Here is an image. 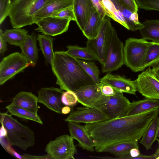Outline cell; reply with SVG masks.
I'll list each match as a JSON object with an SVG mask.
<instances>
[{
  "label": "cell",
  "mask_w": 159,
  "mask_h": 159,
  "mask_svg": "<svg viewBox=\"0 0 159 159\" xmlns=\"http://www.w3.org/2000/svg\"><path fill=\"white\" fill-rule=\"evenodd\" d=\"M159 114V107L118 118L85 124L84 126L95 144L102 152L107 147L121 142L140 140L152 120Z\"/></svg>",
  "instance_id": "6da1fadb"
},
{
  "label": "cell",
  "mask_w": 159,
  "mask_h": 159,
  "mask_svg": "<svg viewBox=\"0 0 159 159\" xmlns=\"http://www.w3.org/2000/svg\"><path fill=\"white\" fill-rule=\"evenodd\" d=\"M51 65L56 78V84L64 90L75 92L83 87L96 84L84 71L77 59L66 51L55 52Z\"/></svg>",
  "instance_id": "7a4b0ae2"
},
{
  "label": "cell",
  "mask_w": 159,
  "mask_h": 159,
  "mask_svg": "<svg viewBox=\"0 0 159 159\" xmlns=\"http://www.w3.org/2000/svg\"><path fill=\"white\" fill-rule=\"evenodd\" d=\"M0 121L7 131L6 137L9 144L15 146L25 151L35 143L34 132L14 118L11 114L0 113Z\"/></svg>",
  "instance_id": "3957f363"
},
{
  "label": "cell",
  "mask_w": 159,
  "mask_h": 159,
  "mask_svg": "<svg viewBox=\"0 0 159 159\" xmlns=\"http://www.w3.org/2000/svg\"><path fill=\"white\" fill-rule=\"evenodd\" d=\"M49 0H14L11 3L8 16L14 28H20L34 24L36 14Z\"/></svg>",
  "instance_id": "277c9868"
},
{
  "label": "cell",
  "mask_w": 159,
  "mask_h": 159,
  "mask_svg": "<svg viewBox=\"0 0 159 159\" xmlns=\"http://www.w3.org/2000/svg\"><path fill=\"white\" fill-rule=\"evenodd\" d=\"M149 43L143 38H129L125 41L124 48V64L133 72L142 71Z\"/></svg>",
  "instance_id": "5b68a950"
},
{
  "label": "cell",
  "mask_w": 159,
  "mask_h": 159,
  "mask_svg": "<svg viewBox=\"0 0 159 159\" xmlns=\"http://www.w3.org/2000/svg\"><path fill=\"white\" fill-rule=\"evenodd\" d=\"M111 18L106 16L97 36L88 39L86 47L103 66L105 62L107 53L110 44L114 28Z\"/></svg>",
  "instance_id": "8992f818"
},
{
  "label": "cell",
  "mask_w": 159,
  "mask_h": 159,
  "mask_svg": "<svg viewBox=\"0 0 159 159\" xmlns=\"http://www.w3.org/2000/svg\"><path fill=\"white\" fill-rule=\"evenodd\" d=\"M30 65L28 59L21 53H12L6 56L0 63V84L13 78Z\"/></svg>",
  "instance_id": "52a82bcc"
},
{
  "label": "cell",
  "mask_w": 159,
  "mask_h": 159,
  "mask_svg": "<svg viewBox=\"0 0 159 159\" xmlns=\"http://www.w3.org/2000/svg\"><path fill=\"white\" fill-rule=\"evenodd\" d=\"M45 151L50 159H75L74 156L77 153L74 139L70 135L66 134L50 141Z\"/></svg>",
  "instance_id": "ba28073f"
},
{
  "label": "cell",
  "mask_w": 159,
  "mask_h": 159,
  "mask_svg": "<svg viewBox=\"0 0 159 159\" xmlns=\"http://www.w3.org/2000/svg\"><path fill=\"white\" fill-rule=\"evenodd\" d=\"M124 45L117 37L114 28L102 72L110 73L117 70L124 64Z\"/></svg>",
  "instance_id": "9c48e42d"
},
{
  "label": "cell",
  "mask_w": 159,
  "mask_h": 159,
  "mask_svg": "<svg viewBox=\"0 0 159 159\" xmlns=\"http://www.w3.org/2000/svg\"><path fill=\"white\" fill-rule=\"evenodd\" d=\"M101 84H90L83 87L75 92L78 102L85 107H98L107 102L110 97L103 95Z\"/></svg>",
  "instance_id": "30bf717a"
},
{
  "label": "cell",
  "mask_w": 159,
  "mask_h": 159,
  "mask_svg": "<svg viewBox=\"0 0 159 159\" xmlns=\"http://www.w3.org/2000/svg\"><path fill=\"white\" fill-rule=\"evenodd\" d=\"M137 90L145 98L159 100V80L148 68L135 80Z\"/></svg>",
  "instance_id": "8fae6325"
},
{
  "label": "cell",
  "mask_w": 159,
  "mask_h": 159,
  "mask_svg": "<svg viewBox=\"0 0 159 159\" xmlns=\"http://www.w3.org/2000/svg\"><path fill=\"white\" fill-rule=\"evenodd\" d=\"M123 93L116 91L115 95L110 97L107 102L98 107L108 116L109 119L126 116L131 102Z\"/></svg>",
  "instance_id": "7c38bea8"
},
{
  "label": "cell",
  "mask_w": 159,
  "mask_h": 159,
  "mask_svg": "<svg viewBox=\"0 0 159 159\" xmlns=\"http://www.w3.org/2000/svg\"><path fill=\"white\" fill-rule=\"evenodd\" d=\"M109 119L98 107H79L65 119L66 122L85 124L99 122Z\"/></svg>",
  "instance_id": "4fadbf2b"
},
{
  "label": "cell",
  "mask_w": 159,
  "mask_h": 159,
  "mask_svg": "<svg viewBox=\"0 0 159 159\" xmlns=\"http://www.w3.org/2000/svg\"><path fill=\"white\" fill-rule=\"evenodd\" d=\"M70 20L54 16L45 17L36 24L38 28L35 30L46 35L55 36L66 32Z\"/></svg>",
  "instance_id": "5bb4252c"
},
{
  "label": "cell",
  "mask_w": 159,
  "mask_h": 159,
  "mask_svg": "<svg viewBox=\"0 0 159 159\" xmlns=\"http://www.w3.org/2000/svg\"><path fill=\"white\" fill-rule=\"evenodd\" d=\"M64 92L60 88H42L38 91V102L52 111L62 114L61 109L64 105L61 102V97Z\"/></svg>",
  "instance_id": "9a60e30c"
},
{
  "label": "cell",
  "mask_w": 159,
  "mask_h": 159,
  "mask_svg": "<svg viewBox=\"0 0 159 159\" xmlns=\"http://www.w3.org/2000/svg\"><path fill=\"white\" fill-rule=\"evenodd\" d=\"M100 83L111 86L116 91L136 95L137 91L135 80H132L124 76L107 73L100 78Z\"/></svg>",
  "instance_id": "2e32d148"
},
{
  "label": "cell",
  "mask_w": 159,
  "mask_h": 159,
  "mask_svg": "<svg viewBox=\"0 0 159 159\" xmlns=\"http://www.w3.org/2000/svg\"><path fill=\"white\" fill-rule=\"evenodd\" d=\"M68 125L70 136L78 141L80 147L88 151H94L93 140L84 126L72 122H68Z\"/></svg>",
  "instance_id": "e0dca14e"
},
{
  "label": "cell",
  "mask_w": 159,
  "mask_h": 159,
  "mask_svg": "<svg viewBox=\"0 0 159 159\" xmlns=\"http://www.w3.org/2000/svg\"><path fill=\"white\" fill-rule=\"evenodd\" d=\"M75 21L82 31L95 8L91 0H73Z\"/></svg>",
  "instance_id": "ac0fdd59"
},
{
  "label": "cell",
  "mask_w": 159,
  "mask_h": 159,
  "mask_svg": "<svg viewBox=\"0 0 159 159\" xmlns=\"http://www.w3.org/2000/svg\"><path fill=\"white\" fill-rule=\"evenodd\" d=\"M73 0H49L34 15V24L62 10L72 7Z\"/></svg>",
  "instance_id": "d6986e66"
},
{
  "label": "cell",
  "mask_w": 159,
  "mask_h": 159,
  "mask_svg": "<svg viewBox=\"0 0 159 159\" xmlns=\"http://www.w3.org/2000/svg\"><path fill=\"white\" fill-rule=\"evenodd\" d=\"M38 98L31 92L21 91L12 98L11 105L17 106L34 113H37Z\"/></svg>",
  "instance_id": "ffe728a7"
},
{
  "label": "cell",
  "mask_w": 159,
  "mask_h": 159,
  "mask_svg": "<svg viewBox=\"0 0 159 159\" xmlns=\"http://www.w3.org/2000/svg\"><path fill=\"white\" fill-rule=\"evenodd\" d=\"M138 140H134L119 142L107 147L102 152L112 154L117 157H104V159H126L129 155L130 150L133 148H139Z\"/></svg>",
  "instance_id": "44dd1931"
},
{
  "label": "cell",
  "mask_w": 159,
  "mask_h": 159,
  "mask_svg": "<svg viewBox=\"0 0 159 159\" xmlns=\"http://www.w3.org/2000/svg\"><path fill=\"white\" fill-rule=\"evenodd\" d=\"M37 40V38L34 34H28L24 42L20 47L21 53L28 59L32 66H35L38 58Z\"/></svg>",
  "instance_id": "7402d4cb"
},
{
  "label": "cell",
  "mask_w": 159,
  "mask_h": 159,
  "mask_svg": "<svg viewBox=\"0 0 159 159\" xmlns=\"http://www.w3.org/2000/svg\"><path fill=\"white\" fill-rule=\"evenodd\" d=\"M103 21L104 19L101 18L95 8L82 31L83 35L88 39L96 38L98 34Z\"/></svg>",
  "instance_id": "603a6c76"
},
{
  "label": "cell",
  "mask_w": 159,
  "mask_h": 159,
  "mask_svg": "<svg viewBox=\"0 0 159 159\" xmlns=\"http://www.w3.org/2000/svg\"><path fill=\"white\" fill-rule=\"evenodd\" d=\"M116 7L122 13L129 30L134 31L143 27L139 22L137 11L133 12L120 4L117 0H111Z\"/></svg>",
  "instance_id": "cb8c5ba5"
},
{
  "label": "cell",
  "mask_w": 159,
  "mask_h": 159,
  "mask_svg": "<svg viewBox=\"0 0 159 159\" xmlns=\"http://www.w3.org/2000/svg\"><path fill=\"white\" fill-rule=\"evenodd\" d=\"M158 107V99L146 98L143 100L133 101L131 102L126 116L138 114Z\"/></svg>",
  "instance_id": "d4e9b609"
},
{
  "label": "cell",
  "mask_w": 159,
  "mask_h": 159,
  "mask_svg": "<svg viewBox=\"0 0 159 159\" xmlns=\"http://www.w3.org/2000/svg\"><path fill=\"white\" fill-rule=\"evenodd\" d=\"M159 125L158 115L151 121L143 133L139 143L143 146L147 150L151 148L154 142L157 138V132Z\"/></svg>",
  "instance_id": "484cf974"
},
{
  "label": "cell",
  "mask_w": 159,
  "mask_h": 159,
  "mask_svg": "<svg viewBox=\"0 0 159 159\" xmlns=\"http://www.w3.org/2000/svg\"><path fill=\"white\" fill-rule=\"evenodd\" d=\"M142 24L139 31L143 38L159 43V20H146Z\"/></svg>",
  "instance_id": "4316f807"
},
{
  "label": "cell",
  "mask_w": 159,
  "mask_h": 159,
  "mask_svg": "<svg viewBox=\"0 0 159 159\" xmlns=\"http://www.w3.org/2000/svg\"><path fill=\"white\" fill-rule=\"evenodd\" d=\"M28 33L26 30L14 28L6 30L3 33V36L9 44L20 47L25 40Z\"/></svg>",
  "instance_id": "83f0119b"
},
{
  "label": "cell",
  "mask_w": 159,
  "mask_h": 159,
  "mask_svg": "<svg viewBox=\"0 0 159 159\" xmlns=\"http://www.w3.org/2000/svg\"><path fill=\"white\" fill-rule=\"evenodd\" d=\"M37 39L46 61L51 65L54 54L53 50V39L44 34H39Z\"/></svg>",
  "instance_id": "f1b7e54d"
},
{
  "label": "cell",
  "mask_w": 159,
  "mask_h": 159,
  "mask_svg": "<svg viewBox=\"0 0 159 159\" xmlns=\"http://www.w3.org/2000/svg\"><path fill=\"white\" fill-rule=\"evenodd\" d=\"M106 15L129 30L121 12L117 9L111 0H102Z\"/></svg>",
  "instance_id": "f546056e"
},
{
  "label": "cell",
  "mask_w": 159,
  "mask_h": 159,
  "mask_svg": "<svg viewBox=\"0 0 159 159\" xmlns=\"http://www.w3.org/2000/svg\"><path fill=\"white\" fill-rule=\"evenodd\" d=\"M11 115L18 117L34 121L41 125L43 122L38 115L37 113H34L20 107L13 106L10 104L6 107Z\"/></svg>",
  "instance_id": "4dcf8cb0"
},
{
  "label": "cell",
  "mask_w": 159,
  "mask_h": 159,
  "mask_svg": "<svg viewBox=\"0 0 159 159\" xmlns=\"http://www.w3.org/2000/svg\"><path fill=\"white\" fill-rule=\"evenodd\" d=\"M159 62V43L150 42L148 47L142 71L147 67L152 66Z\"/></svg>",
  "instance_id": "1f68e13d"
},
{
  "label": "cell",
  "mask_w": 159,
  "mask_h": 159,
  "mask_svg": "<svg viewBox=\"0 0 159 159\" xmlns=\"http://www.w3.org/2000/svg\"><path fill=\"white\" fill-rule=\"evenodd\" d=\"M66 52L70 55L78 59H81L88 61H97V59L86 47H81L77 45H69L66 47Z\"/></svg>",
  "instance_id": "d6a6232c"
},
{
  "label": "cell",
  "mask_w": 159,
  "mask_h": 159,
  "mask_svg": "<svg viewBox=\"0 0 159 159\" xmlns=\"http://www.w3.org/2000/svg\"><path fill=\"white\" fill-rule=\"evenodd\" d=\"M77 61L86 73L96 84H100V70L95 61L77 59Z\"/></svg>",
  "instance_id": "836d02e7"
},
{
  "label": "cell",
  "mask_w": 159,
  "mask_h": 159,
  "mask_svg": "<svg viewBox=\"0 0 159 159\" xmlns=\"http://www.w3.org/2000/svg\"><path fill=\"white\" fill-rule=\"evenodd\" d=\"M139 8L159 11V0H135Z\"/></svg>",
  "instance_id": "e575fe53"
},
{
  "label": "cell",
  "mask_w": 159,
  "mask_h": 159,
  "mask_svg": "<svg viewBox=\"0 0 159 159\" xmlns=\"http://www.w3.org/2000/svg\"><path fill=\"white\" fill-rule=\"evenodd\" d=\"M61 100L64 105L73 106L78 102L77 96L74 92L66 91L62 94Z\"/></svg>",
  "instance_id": "d590c367"
},
{
  "label": "cell",
  "mask_w": 159,
  "mask_h": 159,
  "mask_svg": "<svg viewBox=\"0 0 159 159\" xmlns=\"http://www.w3.org/2000/svg\"><path fill=\"white\" fill-rule=\"evenodd\" d=\"M11 0H0V24L8 16L11 5Z\"/></svg>",
  "instance_id": "8d00e7d4"
},
{
  "label": "cell",
  "mask_w": 159,
  "mask_h": 159,
  "mask_svg": "<svg viewBox=\"0 0 159 159\" xmlns=\"http://www.w3.org/2000/svg\"><path fill=\"white\" fill-rule=\"evenodd\" d=\"M51 16L67 19L75 21V18L73 7L62 10L53 14Z\"/></svg>",
  "instance_id": "74e56055"
},
{
  "label": "cell",
  "mask_w": 159,
  "mask_h": 159,
  "mask_svg": "<svg viewBox=\"0 0 159 159\" xmlns=\"http://www.w3.org/2000/svg\"><path fill=\"white\" fill-rule=\"evenodd\" d=\"M122 6L133 12H137L139 8L135 0H117Z\"/></svg>",
  "instance_id": "f35d334b"
},
{
  "label": "cell",
  "mask_w": 159,
  "mask_h": 159,
  "mask_svg": "<svg viewBox=\"0 0 159 159\" xmlns=\"http://www.w3.org/2000/svg\"><path fill=\"white\" fill-rule=\"evenodd\" d=\"M100 17L103 19L106 16L102 0H91Z\"/></svg>",
  "instance_id": "ab89813d"
},
{
  "label": "cell",
  "mask_w": 159,
  "mask_h": 159,
  "mask_svg": "<svg viewBox=\"0 0 159 159\" xmlns=\"http://www.w3.org/2000/svg\"><path fill=\"white\" fill-rule=\"evenodd\" d=\"M101 89L103 95L110 97L115 95L116 91L110 85L101 84Z\"/></svg>",
  "instance_id": "60d3db41"
},
{
  "label": "cell",
  "mask_w": 159,
  "mask_h": 159,
  "mask_svg": "<svg viewBox=\"0 0 159 159\" xmlns=\"http://www.w3.org/2000/svg\"><path fill=\"white\" fill-rule=\"evenodd\" d=\"M3 31L0 30V53L3 55L7 50L6 42L4 39L3 36Z\"/></svg>",
  "instance_id": "b9f144b4"
},
{
  "label": "cell",
  "mask_w": 159,
  "mask_h": 159,
  "mask_svg": "<svg viewBox=\"0 0 159 159\" xmlns=\"http://www.w3.org/2000/svg\"><path fill=\"white\" fill-rule=\"evenodd\" d=\"M22 156L24 159H50V157L48 154L42 156H36L24 154Z\"/></svg>",
  "instance_id": "7bdbcfd3"
},
{
  "label": "cell",
  "mask_w": 159,
  "mask_h": 159,
  "mask_svg": "<svg viewBox=\"0 0 159 159\" xmlns=\"http://www.w3.org/2000/svg\"><path fill=\"white\" fill-rule=\"evenodd\" d=\"M10 145H9L5 149L6 151L11 155L15 157L18 158L24 159L23 156L20 155L17 152L15 151L13 148H12Z\"/></svg>",
  "instance_id": "ee69618b"
},
{
  "label": "cell",
  "mask_w": 159,
  "mask_h": 159,
  "mask_svg": "<svg viewBox=\"0 0 159 159\" xmlns=\"http://www.w3.org/2000/svg\"><path fill=\"white\" fill-rule=\"evenodd\" d=\"M129 159H135V158L138 156L140 154L139 148H133L130 151Z\"/></svg>",
  "instance_id": "f6af8a7d"
},
{
  "label": "cell",
  "mask_w": 159,
  "mask_h": 159,
  "mask_svg": "<svg viewBox=\"0 0 159 159\" xmlns=\"http://www.w3.org/2000/svg\"><path fill=\"white\" fill-rule=\"evenodd\" d=\"M152 68L156 76L159 80V62L153 65Z\"/></svg>",
  "instance_id": "bcb514c9"
},
{
  "label": "cell",
  "mask_w": 159,
  "mask_h": 159,
  "mask_svg": "<svg viewBox=\"0 0 159 159\" xmlns=\"http://www.w3.org/2000/svg\"><path fill=\"white\" fill-rule=\"evenodd\" d=\"M1 125L2 126L1 127L0 130V138L6 137L7 135V130L3 124H1Z\"/></svg>",
  "instance_id": "7dc6e473"
},
{
  "label": "cell",
  "mask_w": 159,
  "mask_h": 159,
  "mask_svg": "<svg viewBox=\"0 0 159 159\" xmlns=\"http://www.w3.org/2000/svg\"><path fill=\"white\" fill-rule=\"evenodd\" d=\"M71 110V108L68 106H63L61 109V112L63 114H67L69 113Z\"/></svg>",
  "instance_id": "c3c4849f"
},
{
  "label": "cell",
  "mask_w": 159,
  "mask_h": 159,
  "mask_svg": "<svg viewBox=\"0 0 159 159\" xmlns=\"http://www.w3.org/2000/svg\"><path fill=\"white\" fill-rule=\"evenodd\" d=\"M156 159H159V148H158L154 153Z\"/></svg>",
  "instance_id": "681fc988"
},
{
  "label": "cell",
  "mask_w": 159,
  "mask_h": 159,
  "mask_svg": "<svg viewBox=\"0 0 159 159\" xmlns=\"http://www.w3.org/2000/svg\"><path fill=\"white\" fill-rule=\"evenodd\" d=\"M157 138H157L156 140H157L158 141V144H159V125L158 126V130H157Z\"/></svg>",
  "instance_id": "f907efd6"
}]
</instances>
